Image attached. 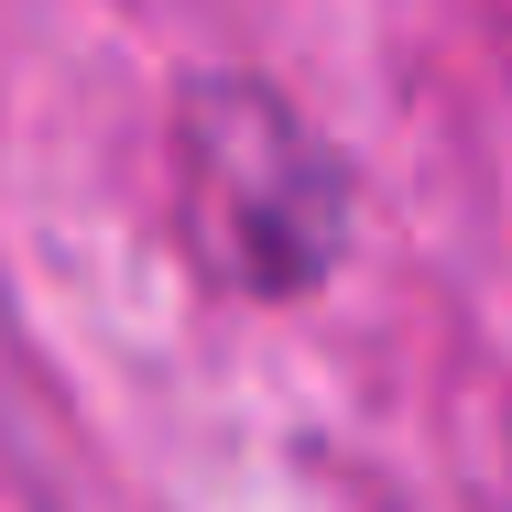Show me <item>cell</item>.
I'll return each mask as SVG.
<instances>
[{
	"label": "cell",
	"instance_id": "obj_1",
	"mask_svg": "<svg viewBox=\"0 0 512 512\" xmlns=\"http://www.w3.org/2000/svg\"><path fill=\"white\" fill-rule=\"evenodd\" d=\"M186 197H197V240L218 251V273L251 295L316 284L338 262V229H349L338 164L262 88H218L186 109Z\"/></svg>",
	"mask_w": 512,
	"mask_h": 512
}]
</instances>
